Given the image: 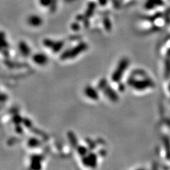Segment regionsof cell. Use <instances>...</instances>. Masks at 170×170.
<instances>
[{
  "mask_svg": "<svg viewBox=\"0 0 170 170\" xmlns=\"http://www.w3.org/2000/svg\"><path fill=\"white\" fill-rule=\"evenodd\" d=\"M88 46L85 43H80L77 46H76L75 48H72L71 49L67 50L64 51L61 55V59L66 60L70 59V58H75L82 52L85 51L87 49Z\"/></svg>",
  "mask_w": 170,
  "mask_h": 170,
  "instance_id": "1",
  "label": "cell"
},
{
  "mask_svg": "<svg viewBox=\"0 0 170 170\" xmlns=\"http://www.w3.org/2000/svg\"><path fill=\"white\" fill-rule=\"evenodd\" d=\"M82 163L86 167L95 168L97 165V157L93 152L87 154L82 158Z\"/></svg>",
  "mask_w": 170,
  "mask_h": 170,
  "instance_id": "2",
  "label": "cell"
},
{
  "mask_svg": "<svg viewBox=\"0 0 170 170\" xmlns=\"http://www.w3.org/2000/svg\"><path fill=\"white\" fill-rule=\"evenodd\" d=\"M33 61L38 65H45L48 63V58L46 55L43 53H36L33 55L32 58Z\"/></svg>",
  "mask_w": 170,
  "mask_h": 170,
  "instance_id": "3",
  "label": "cell"
},
{
  "mask_svg": "<svg viewBox=\"0 0 170 170\" xmlns=\"http://www.w3.org/2000/svg\"><path fill=\"white\" fill-rule=\"evenodd\" d=\"M85 94L87 96L89 99L92 100H97L99 99V94L94 88L91 86H87L85 88Z\"/></svg>",
  "mask_w": 170,
  "mask_h": 170,
  "instance_id": "4",
  "label": "cell"
},
{
  "mask_svg": "<svg viewBox=\"0 0 170 170\" xmlns=\"http://www.w3.org/2000/svg\"><path fill=\"white\" fill-rule=\"evenodd\" d=\"M28 23L31 26L38 27L42 25L43 19L40 18V16H39L31 15L28 17Z\"/></svg>",
  "mask_w": 170,
  "mask_h": 170,
  "instance_id": "5",
  "label": "cell"
},
{
  "mask_svg": "<svg viewBox=\"0 0 170 170\" xmlns=\"http://www.w3.org/2000/svg\"><path fill=\"white\" fill-rule=\"evenodd\" d=\"M43 160L41 155H33L31 157V168L34 169H38L41 168L40 162Z\"/></svg>",
  "mask_w": 170,
  "mask_h": 170,
  "instance_id": "6",
  "label": "cell"
},
{
  "mask_svg": "<svg viewBox=\"0 0 170 170\" xmlns=\"http://www.w3.org/2000/svg\"><path fill=\"white\" fill-rule=\"evenodd\" d=\"M19 48L21 53L22 54L23 56L27 57L31 54V48H29V46L26 44V43H25L24 41H21L19 43Z\"/></svg>",
  "mask_w": 170,
  "mask_h": 170,
  "instance_id": "7",
  "label": "cell"
},
{
  "mask_svg": "<svg viewBox=\"0 0 170 170\" xmlns=\"http://www.w3.org/2000/svg\"><path fill=\"white\" fill-rule=\"evenodd\" d=\"M64 43L62 40H59V41H55L53 46H52L51 49L53 52L57 53V52H59L60 50L62 49V48L64 47Z\"/></svg>",
  "mask_w": 170,
  "mask_h": 170,
  "instance_id": "8",
  "label": "cell"
},
{
  "mask_svg": "<svg viewBox=\"0 0 170 170\" xmlns=\"http://www.w3.org/2000/svg\"><path fill=\"white\" fill-rule=\"evenodd\" d=\"M68 139H69L70 144L72 145V147L77 148L78 147V142H77V137L75 135V133L72 132H69L67 134Z\"/></svg>",
  "mask_w": 170,
  "mask_h": 170,
  "instance_id": "9",
  "label": "cell"
},
{
  "mask_svg": "<svg viewBox=\"0 0 170 170\" xmlns=\"http://www.w3.org/2000/svg\"><path fill=\"white\" fill-rule=\"evenodd\" d=\"M40 145V142L36 138H32L28 141V145L31 148H36Z\"/></svg>",
  "mask_w": 170,
  "mask_h": 170,
  "instance_id": "10",
  "label": "cell"
},
{
  "mask_svg": "<svg viewBox=\"0 0 170 170\" xmlns=\"http://www.w3.org/2000/svg\"><path fill=\"white\" fill-rule=\"evenodd\" d=\"M0 46L4 48H7L9 47V44L6 40L5 35L3 32H0Z\"/></svg>",
  "mask_w": 170,
  "mask_h": 170,
  "instance_id": "11",
  "label": "cell"
},
{
  "mask_svg": "<svg viewBox=\"0 0 170 170\" xmlns=\"http://www.w3.org/2000/svg\"><path fill=\"white\" fill-rule=\"evenodd\" d=\"M77 152L80 155L82 156V157H84V156L87 155L88 154V149L85 146H82V145H80V146H78L77 148Z\"/></svg>",
  "mask_w": 170,
  "mask_h": 170,
  "instance_id": "12",
  "label": "cell"
},
{
  "mask_svg": "<svg viewBox=\"0 0 170 170\" xmlns=\"http://www.w3.org/2000/svg\"><path fill=\"white\" fill-rule=\"evenodd\" d=\"M12 121H13V123H14L16 125H20L21 123H23V119L21 118L19 115L17 114V115H15V116L13 117Z\"/></svg>",
  "mask_w": 170,
  "mask_h": 170,
  "instance_id": "13",
  "label": "cell"
},
{
  "mask_svg": "<svg viewBox=\"0 0 170 170\" xmlns=\"http://www.w3.org/2000/svg\"><path fill=\"white\" fill-rule=\"evenodd\" d=\"M40 4L43 7H50L52 4V0H40Z\"/></svg>",
  "mask_w": 170,
  "mask_h": 170,
  "instance_id": "14",
  "label": "cell"
},
{
  "mask_svg": "<svg viewBox=\"0 0 170 170\" xmlns=\"http://www.w3.org/2000/svg\"><path fill=\"white\" fill-rule=\"evenodd\" d=\"M8 99V96L4 93H0V103L5 102Z\"/></svg>",
  "mask_w": 170,
  "mask_h": 170,
  "instance_id": "15",
  "label": "cell"
},
{
  "mask_svg": "<svg viewBox=\"0 0 170 170\" xmlns=\"http://www.w3.org/2000/svg\"><path fill=\"white\" fill-rule=\"evenodd\" d=\"M23 123L24 124L25 126H26L27 128H30V127L31 126V125H32L31 124V121L28 120V119H23Z\"/></svg>",
  "mask_w": 170,
  "mask_h": 170,
  "instance_id": "16",
  "label": "cell"
},
{
  "mask_svg": "<svg viewBox=\"0 0 170 170\" xmlns=\"http://www.w3.org/2000/svg\"><path fill=\"white\" fill-rule=\"evenodd\" d=\"M150 2H152L153 4H157V5H161L163 4V2L162 0H149Z\"/></svg>",
  "mask_w": 170,
  "mask_h": 170,
  "instance_id": "17",
  "label": "cell"
},
{
  "mask_svg": "<svg viewBox=\"0 0 170 170\" xmlns=\"http://www.w3.org/2000/svg\"><path fill=\"white\" fill-rule=\"evenodd\" d=\"M104 26L106 30H109V29L111 28V24L110 22H109V19H106V20L104 21Z\"/></svg>",
  "mask_w": 170,
  "mask_h": 170,
  "instance_id": "18",
  "label": "cell"
},
{
  "mask_svg": "<svg viewBox=\"0 0 170 170\" xmlns=\"http://www.w3.org/2000/svg\"><path fill=\"white\" fill-rule=\"evenodd\" d=\"M16 132L18 133H23V129L20 125H16Z\"/></svg>",
  "mask_w": 170,
  "mask_h": 170,
  "instance_id": "19",
  "label": "cell"
},
{
  "mask_svg": "<svg viewBox=\"0 0 170 170\" xmlns=\"http://www.w3.org/2000/svg\"><path fill=\"white\" fill-rule=\"evenodd\" d=\"M87 144H88V145H89V148H90V149H91V150H93L94 148V147H95L94 142L91 141V140H89V141H88Z\"/></svg>",
  "mask_w": 170,
  "mask_h": 170,
  "instance_id": "20",
  "label": "cell"
},
{
  "mask_svg": "<svg viewBox=\"0 0 170 170\" xmlns=\"http://www.w3.org/2000/svg\"><path fill=\"white\" fill-rule=\"evenodd\" d=\"M79 28V25L76 24V23H75V24L73 25V26H72V29H73V30H75V31H77Z\"/></svg>",
  "mask_w": 170,
  "mask_h": 170,
  "instance_id": "21",
  "label": "cell"
},
{
  "mask_svg": "<svg viewBox=\"0 0 170 170\" xmlns=\"http://www.w3.org/2000/svg\"><path fill=\"white\" fill-rule=\"evenodd\" d=\"M0 109H1V106H0Z\"/></svg>",
  "mask_w": 170,
  "mask_h": 170,
  "instance_id": "22",
  "label": "cell"
}]
</instances>
